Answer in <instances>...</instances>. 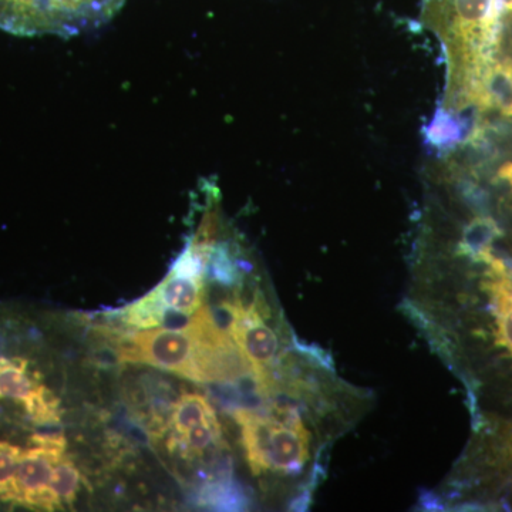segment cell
<instances>
[{
	"instance_id": "obj_13",
	"label": "cell",
	"mask_w": 512,
	"mask_h": 512,
	"mask_svg": "<svg viewBox=\"0 0 512 512\" xmlns=\"http://www.w3.org/2000/svg\"><path fill=\"white\" fill-rule=\"evenodd\" d=\"M80 471L76 467L72 458L64 454L62 460L57 463L55 473H53L52 488L64 505L73 507L76 501L77 491L80 487Z\"/></svg>"
},
{
	"instance_id": "obj_8",
	"label": "cell",
	"mask_w": 512,
	"mask_h": 512,
	"mask_svg": "<svg viewBox=\"0 0 512 512\" xmlns=\"http://www.w3.org/2000/svg\"><path fill=\"white\" fill-rule=\"evenodd\" d=\"M0 29L25 36L50 33L36 0H0Z\"/></svg>"
},
{
	"instance_id": "obj_3",
	"label": "cell",
	"mask_w": 512,
	"mask_h": 512,
	"mask_svg": "<svg viewBox=\"0 0 512 512\" xmlns=\"http://www.w3.org/2000/svg\"><path fill=\"white\" fill-rule=\"evenodd\" d=\"M268 318V306L261 301L259 295L248 305L237 298V312L231 326V336L251 365L256 383L265 396L274 392V367L281 349L278 335L266 323Z\"/></svg>"
},
{
	"instance_id": "obj_15",
	"label": "cell",
	"mask_w": 512,
	"mask_h": 512,
	"mask_svg": "<svg viewBox=\"0 0 512 512\" xmlns=\"http://www.w3.org/2000/svg\"><path fill=\"white\" fill-rule=\"evenodd\" d=\"M511 450H512V446H511Z\"/></svg>"
},
{
	"instance_id": "obj_2",
	"label": "cell",
	"mask_w": 512,
	"mask_h": 512,
	"mask_svg": "<svg viewBox=\"0 0 512 512\" xmlns=\"http://www.w3.org/2000/svg\"><path fill=\"white\" fill-rule=\"evenodd\" d=\"M205 308L194 313L185 329H146L121 335L117 343L120 362L144 363L197 382V365L204 339Z\"/></svg>"
},
{
	"instance_id": "obj_4",
	"label": "cell",
	"mask_w": 512,
	"mask_h": 512,
	"mask_svg": "<svg viewBox=\"0 0 512 512\" xmlns=\"http://www.w3.org/2000/svg\"><path fill=\"white\" fill-rule=\"evenodd\" d=\"M124 2L126 0H36L50 33L64 36L100 25Z\"/></svg>"
},
{
	"instance_id": "obj_9",
	"label": "cell",
	"mask_w": 512,
	"mask_h": 512,
	"mask_svg": "<svg viewBox=\"0 0 512 512\" xmlns=\"http://www.w3.org/2000/svg\"><path fill=\"white\" fill-rule=\"evenodd\" d=\"M498 237H501V229L498 228L497 222L487 217L474 218L464 228L463 237L458 244V254L490 264L494 258L491 255V247Z\"/></svg>"
},
{
	"instance_id": "obj_7",
	"label": "cell",
	"mask_w": 512,
	"mask_h": 512,
	"mask_svg": "<svg viewBox=\"0 0 512 512\" xmlns=\"http://www.w3.org/2000/svg\"><path fill=\"white\" fill-rule=\"evenodd\" d=\"M493 281L487 286L493 295L497 319V343L512 353V278L500 259H493Z\"/></svg>"
},
{
	"instance_id": "obj_5",
	"label": "cell",
	"mask_w": 512,
	"mask_h": 512,
	"mask_svg": "<svg viewBox=\"0 0 512 512\" xmlns=\"http://www.w3.org/2000/svg\"><path fill=\"white\" fill-rule=\"evenodd\" d=\"M480 120L476 114H456L439 107L433 119L423 128L424 143L437 154H447L467 143L476 133Z\"/></svg>"
},
{
	"instance_id": "obj_11",
	"label": "cell",
	"mask_w": 512,
	"mask_h": 512,
	"mask_svg": "<svg viewBox=\"0 0 512 512\" xmlns=\"http://www.w3.org/2000/svg\"><path fill=\"white\" fill-rule=\"evenodd\" d=\"M218 420L207 397L197 393L183 394L174 404L171 426L175 434H183L192 427Z\"/></svg>"
},
{
	"instance_id": "obj_6",
	"label": "cell",
	"mask_w": 512,
	"mask_h": 512,
	"mask_svg": "<svg viewBox=\"0 0 512 512\" xmlns=\"http://www.w3.org/2000/svg\"><path fill=\"white\" fill-rule=\"evenodd\" d=\"M204 279L170 271L153 293L165 308L192 315L204 305Z\"/></svg>"
},
{
	"instance_id": "obj_14",
	"label": "cell",
	"mask_w": 512,
	"mask_h": 512,
	"mask_svg": "<svg viewBox=\"0 0 512 512\" xmlns=\"http://www.w3.org/2000/svg\"><path fill=\"white\" fill-rule=\"evenodd\" d=\"M498 175H500L503 180L507 181L512 188V163L504 164L503 167L500 168V173H498Z\"/></svg>"
},
{
	"instance_id": "obj_10",
	"label": "cell",
	"mask_w": 512,
	"mask_h": 512,
	"mask_svg": "<svg viewBox=\"0 0 512 512\" xmlns=\"http://www.w3.org/2000/svg\"><path fill=\"white\" fill-rule=\"evenodd\" d=\"M221 440L220 423L214 420L192 427L183 434H171L168 448L171 451L180 450L181 456L191 460V458L204 456L205 451L210 450L211 447H220Z\"/></svg>"
},
{
	"instance_id": "obj_12",
	"label": "cell",
	"mask_w": 512,
	"mask_h": 512,
	"mask_svg": "<svg viewBox=\"0 0 512 512\" xmlns=\"http://www.w3.org/2000/svg\"><path fill=\"white\" fill-rule=\"evenodd\" d=\"M198 504L215 510L237 511L247 507L248 498L231 478L221 477L202 485L198 493Z\"/></svg>"
},
{
	"instance_id": "obj_1",
	"label": "cell",
	"mask_w": 512,
	"mask_h": 512,
	"mask_svg": "<svg viewBox=\"0 0 512 512\" xmlns=\"http://www.w3.org/2000/svg\"><path fill=\"white\" fill-rule=\"evenodd\" d=\"M232 416L241 426L242 447L252 473L298 474L311 457V433L293 406L268 412L238 407Z\"/></svg>"
}]
</instances>
